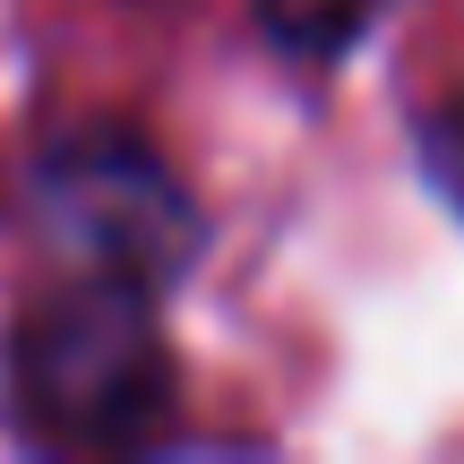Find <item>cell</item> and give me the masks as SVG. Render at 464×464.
Returning a JSON list of instances; mask_svg holds the SVG:
<instances>
[{
  "label": "cell",
  "instance_id": "6da1fadb",
  "mask_svg": "<svg viewBox=\"0 0 464 464\" xmlns=\"http://www.w3.org/2000/svg\"><path fill=\"white\" fill-rule=\"evenodd\" d=\"M147 276H112V266H69L17 310L0 379H9V413L34 448L61 456H112V448H155L181 404V362L172 335L155 327Z\"/></svg>",
  "mask_w": 464,
  "mask_h": 464
},
{
  "label": "cell",
  "instance_id": "7a4b0ae2",
  "mask_svg": "<svg viewBox=\"0 0 464 464\" xmlns=\"http://www.w3.org/2000/svg\"><path fill=\"white\" fill-rule=\"evenodd\" d=\"M44 216L69 266H112V276H147V284H172L198 249L189 198L130 138H78L69 155H52Z\"/></svg>",
  "mask_w": 464,
  "mask_h": 464
},
{
  "label": "cell",
  "instance_id": "3957f363",
  "mask_svg": "<svg viewBox=\"0 0 464 464\" xmlns=\"http://www.w3.org/2000/svg\"><path fill=\"white\" fill-rule=\"evenodd\" d=\"M387 9H396V0H258L266 34H276L284 52H301V61H335V52H353Z\"/></svg>",
  "mask_w": 464,
  "mask_h": 464
},
{
  "label": "cell",
  "instance_id": "277c9868",
  "mask_svg": "<svg viewBox=\"0 0 464 464\" xmlns=\"http://www.w3.org/2000/svg\"><path fill=\"white\" fill-rule=\"evenodd\" d=\"M421 147H430V172H439V189L464 207V95H448L430 121H421Z\"/></svg>",
  "mask_w": 464,
  "mask_h": 464
}]
</instances>
